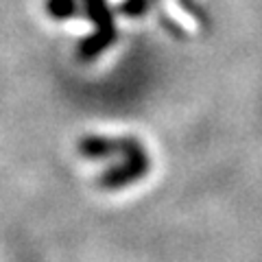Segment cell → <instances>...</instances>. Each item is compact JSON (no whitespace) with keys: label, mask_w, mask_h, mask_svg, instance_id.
<instances>
[{"label":"cell","mask_w":262,"mask_h":262,"mask_svg":"<svg viewBox=\"0 0 262 262\" xmlns=\"http://www.w3.org/2000/svg\"><path fill=\"white\" fill-rule=\"evenodd\" d=\"M83 3H85L88 15L98 24V31L88 39V42H83L81 53L85 57H94L101 48L112 44L116 31H114V24H112V11L107 7V0H83Z\"/></svg>","instance_id":"1"},{"label":"cell","mask_w":262,"mask_h":262,"mask_svg":"<svg viewBox=\"0 0 262 262\" xmlns=\"http://www.w3.org/2000/svg\"><path fill=\"white\" fill-rule=\"evenodd\" d=\"M46 11L57 20H68L79 11L77 0H46Z\"/></svg>","instance_id":"2"}]
</instances>
